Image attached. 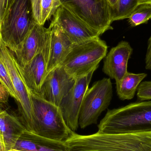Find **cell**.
Segmentation results:
<instances>
[{
  "instance_id": "obj_19",
  "label": "cell",
  "mask_w": 151,
  "mask_h": 151,
  "mask_svg": "<svg viewBox=\"0 0 151 151\" xmlns=\"http://www.w3.org/2000/svg\"><path fill=\"white\" fill-rule=\"evenodd\" d=\"M128 22L131 27L147 24L151 19V3L138 5L128 17Z\"/></svg>"
},
{
  "instance_id": "obj_27",
  "label": "cell",
  "mask_w": 151,
  "mask_h": 151,
  "mask_svg": "<svg viewBox=\"0 0 151 151\" xmlns=\"http://www.w3.org/2000/svg\"><path fill=\"white\" fill-rule=\"evenodd\" d=\"M0 151H6L3 137L0 133Z\"/></svg>"
},
{
  "instance_id": "obj_21",
  "label": "cell",
  "mask_w": 151,
  "mask_h": 151,
  "mask_svg": "<svg viewBox=\"0 0 151 151\" xmlns=\"http://www.w3.org/2000/svg\"><path fill=\"white\" fill-rule=\"evenodd\" d=\"M0 81L8 91L10 96L18 103L19 98L12 84L7 67L0 56Z\"/></svg>"
},
{
  "instance_id": "obj_9",
  "label": "cell",
  "mask_w": 151,
  "mask_h": 151,
  "mask_svg": "<svg viewBox=\"0 0 151 151\" xmlns=\"http://www.w3.org/2000/svg\"><path fill=\"white\" fill-rule=\"evenodd\" d=\"M95 70L76 78L74 85L59 106L65 123L73 132H75L79 127L78 119L81 105Z\"/></svg>"
},
{
  "instance_id": "obj_14",
  "label": "cell",
  "mask_w": 151,
  "mask_h": 151,
  "mask_svg": "<svg viewBox=\"0 0 151 151\" xmlns=\"http://www.w3.org/2000/svg\"><path fill=\"white\" fill-rule=\"evenodd\" d=\"M50 27L36 24L27 36L21 48L14 54L20 66H24L31 61L40 51L50 35Z\"/></svg>"
},
{
  "instance_id": "obj_15",
  "label": "cell",
  "mask_w": 151,
  "mask_h": 151,
  "mask_svg": "<svg viewBox=\"0 0 151 151\" xmlns=\"http://www.w3.org/2000/svg\"><path fill=\"white\" fill-rule=\"evenodd\" d=\"M49 27L51 31L47 74L61 63L73 44L59 27L51 25H50Z\"/></svg>"
},
{
  "instance_id": "obj_30",
  "label": "cell",
  "mask_w": 151,
  "mask_h": 151,
  "mask_svg": "<svg viewBox=\"0 0 151 151\" xmlns=\"http://www.w3.org/2000/svg\"><path fill=\"white\" fill-rule=\"evenodd\" d=\"M7 151H21L18 150H15V149H12V150H9Z\"/></svg>"
},
{
  "instance_id": "obj_24",
  "label": "cell",
  "mask_w": 151,
  "mask_h": 151,
  "mask_svg": "<svg viewBox=\"0 0 151 151\" xmlns=\"http://www.w3.org/2000/svg\"><path fill=\"white\" fill-rule=\"evenodd\" d=\"M145 69L151 70V35L148 40L145 58Z\"/></svg>"
},
{
  "instance_id": "obj_31",
  "label": "cell",
  "mask_w": 151,
  "mask_h": 151,
  "mask_svg": "<svg viewBox=\"0 0 151 151\" xmlns=\"http://www.w3.org/2000/svg\"><path fill=\"white\" fill-rule=\"evenodd\" d=\"M150 2L151 3V0H150Z\"/></svg>"
},
{
  "instance_id": "obj_5",
  "label": "cell",
  "mask_w": 151,
  "mask_h": 151,
  "mask_svg": "<svg viewBox=\"0 0 151 151\" xmlns=\"http://www.w3.org/2000/svg\"><path fill=\"white\" fill-rule=\"evenodd\" d=\"M108 46L98 38L73 44L70 50L59 65L75 78L98 68L107 55Z\"/></svg>"
},
{
  "instance_id": "obj_20",
  "label": "cell",
  "mask_w": 151,
  "mask_h": 151,
  "mask_svg": "<svg viewBox=\"0 0 151 151\" xmlns=\"http://www.w3.org/2000/svg\"><path fill=\"white\" fill-rule=\"evenodd\" d=\"M137 6V0H119L115 9L111 11L112 21L128 18Z\"/></svg>"
},
{
  "instance_id": "obj_25",
  "label": "cell",
  "mask_w": 151,
  "mask_h": 151,
  "mask_svg": "<svg viewBox=\"0 0 151 151\" xmlns=\"http://www.w3.org/2000/svg\"><path fill=\"white\" fill-rule=\"evenodd\" d=\"M9 96L8 91L0 81V102L7 103Z\"/></svg>"
},
{
  "instance_id": "obj_18",
  "label": "cell",
  "mask_w": 151,
  "mask_h": 151,
  "mask_svg": "<svg viewBox=\"0 0 151 151\" xmlns=\"http://www.w3.org/2000/svg\"><path fill=\"white\" fill-rule=\"evenodd\" d=\"M31 2L34 21L42 26L52 19L62 5L60 0H31Z\"/></svg>"
},
{
  "instance_id": "obj_3",
  "label": "cell",
  "mask_w": 151,
  "mask_h": 151,
  "mask_svg": "<svg viewBox=\"0 0 151 151\" xmlns=\"http://www.w3.org/2000/svg\"><path fill=\"white\" fill-rule=\"evenodd\" d=\"M30 96L33 111L31 133L65 142L75 132L66 125L59 107L34 93L31 92Z\"/></svg>"
},
{
  "instance_id": "obj_8",
  "label": "cell",
  "mask_w": 151,
  "mask_h": 151,
  "mask_svg": "<svg viewBox=\"0 0 151 151\" xmlns=\"http://www.w3.org/2000/svg\"><path fill=\"white\" fill-rule=\"evenodd\" d=\"M0 56L7 67L12 84L19 98L18 104L21 122L27 132L31 133L33 111L31 92L23 79L19 64L14 54L3 42L0 45Z\"/></svg>"
},
{
  "instance_id": "obj_6",
  "label": "cell",
  "mask_w": 151,
  "mask_h": 151,
  "mask_svg": "<svg viewBox=\"0 0 151 151\" xmlns=\"http://www.w3.org/2000/svg\"><path fill=\"white\" fill-rule=\"evenodd\" d=\"M62 5L99 33L113 30L111 9L107 0H60Z\"/></svg>"
},
{
  "instance_id": "obj_28",
  "label": "cell",
  "mask_w": 151,
  "mask_h": 151,
  "mask_svg": "<svg viewBox=\"0 0 151 151\" xmlns=\"http://www.w3.org/2000/svg\"><path fill=\"white\" fill-rule=\"evenodd\" d=\"M150 0H137V4L138 5L143 4L149 3Z\"/></svg>"
},
{
  "instance_id": "obj_1",
  "label": "cell",
  "mask_w": 151,
  "mask_h": 151,
  "mask_svg": "<svg viewBox=\"0 0 151 151\" xmlns=\"http://www.w3.org/2000/svg\"><path fill=\"white\" fill-rule=\"evenodd\" d=\"M68 151H151V132L81 135L65 142Z\"/></svg>"
},
{
  "instance_id": "obj_16",
  "label": "cell",
  "mask_w": 151,
  "mask_h": 151,
  "mask_svg": "<svg viewBox=\"0 0 151 151\" xmlns=\"http://www.w3.org/2000/svg\"><path fill=\"white\" fill-rule=\"evenodd\" d=\"M26 131L21 121L0 108V133L3 137L6 151L14 148Z\"/></svg>"
},
{
  "instance_id": "obj_23",
  "label": "cell",
  "mask_w": 151,
  "mask_h": 151,
  "mask_svg": "<svg viewBox=\"0 0 151 151\" xmlns=\"http://www.w3.org/2000/svg\"><path fill=\"white\" fill-rule=\"evenodd\" d=\"M15 0H0V21Z\"/></svg>"
},
{
  "instance_id": "obj_2",
  "label": "cell",
  "mask_w": 151,
  "mask_h": 151,
  "mask_svg": "<svg viewBox=\"0 0 151 151\" xmlns=\"http://www.w3.org/2000/svg\"><path fill=\"white\" fill-rule=\"evenodd\" d=\"M98 127L104 134L151 132V100L108 110Z\"/></svg>"
},
{
  "instance_id": "obj_12",
  "label": "cell",
  "mask_w": 151,
  "mask_h": 151,
  "mask_svg": "<svg viewBox=\"0 0 151 151\" xmlns=\"http://www.w3.org/2000/svg\"><path fill=\"white\" fill-rule=\"evenodd\" d=\"M50 40V35L40 51L31 61L24 66L19 65L21 75L30 92L38 96L47 75Z\"/></svg>"
},
{
  "instance_id": "obj_7",
  "label": "cell",
  "mask_w": 151,
  "mask_h": 151,
  "mask_svg": "<svg viewBox=\"0 0 151 151\" xmlns=\"http://www.w3.org/2000/svg\"><path fill=\"white\" fill-rule=\"evenodd\" d=\"M112 96V85L110 78L99 80L88 88L80 109L79 127L84 129L96 124L101 113L110 105Z\"/></svg>"
},
{
  "instance_id": "obj_29",
  "label": "cell",
  "mask_w": 151,
  "mask_h": 151,
  "mask_svg": "<svg viewBox=\"0 0 151 151\" xmlns=\"http://www.w3.org/2000/svg\"><path fill=\"white\" fill-rule=\"evenodd\" d=\"M2 40L1 34V21H0V45L2 42Z\"/></svg>"
},
{
  "instance_id": "obj_4",
  "label": "cell",
  "mask_w": 151,
  "mask_h": 151,
  "mask_svg": "<svg viewBox=\"0 0 151 151\" xmlns=\"http://www.w3.org/2000/svg\"><path fill=\"white\" fill-rule=\"evenodd\" d=\"M35 24L31 0H15L1 20L4 44L12 53L17 52Z\"/></svg>"
},
{
  "instance_id": "obj_13",
  "label": "cell",
  "mask_w": 151,
  "mask_h": 151,
  "mask_svg": "<svg viewBox=\"0 0 151 151\" xmlns=\"http://www.w3.org/2000/svg\"><path fill=\"white\" fill-rule=\"evenodd\" d=\"M133 52V48L126 41L120 42L112 48L105 57L103 72L110 79L118 82L128 72V63Z\"/></svg>"
},
{
  "instance_id": "obj_11",
  "label": "cell",
  "mask_w": 151,
  "mask_h": 151,
  "mask_svg": "<svg viewBox=\"0 0 151 151\" xmlns=\"http://www.w3.org/2000/svg\"><path fill=\"white\" fill-rule=\"evenodd\" d=\"M76 78L58 65L45 76L39 96L59 107L63 99L74 85Z\"/></svg>"
},
{
  "instance_id": "obj_10",
  "label": "cell",
  "mask_w": 151,
  "mask_h": 151,
  "mask_svg": "<svg viewBox=\"0 0 151 151\" xmlns=\"http://www.w3.org/2000/svg\"><path fill=\"white\" fill-rule=\"evenodd\" d=\"M59 27L73 44L99 37L98 32L76 18L61 5L55 13L50 24Z\"/></svg>"
},
{
  "instance_id": "obj_17",
  "label": "cell",
  "mask_w": 151,
  "mask_h": 151,
  "mask_svg": "<svg viewBox=\"0 0 151 151\" xmlns=\"http://www.w3.org/2000/svg\"><path fill=\"white\" fill-rule=\"evenodd\" d=\"M145 73H134L128 72L121 80L116 82V91L121 100H131L134 97L138 86L147 77Z\"/></svg>"
},
{
  "instance_id": "obj_22",
  "label": "cell",
  "mask_w": 151,
  "mask_h": 151,
  "mask_svg": "<svg viewBox=\"0 0 151 151\" xmlns=\"http://www.w3.org/2000/svg\"><path fill=\"white\" fill-rule=\"evenodd\" d=\"M137 91L138 101L151 100V81L142 82Z\"/></svg>"
},
{
  "instance_id": "obj_26",
  "label": "cell",
  "mask_w": 151,
  "mask_h": 151,
  "mask_svg": "<svg viewBox=\"0 0 151 151\" xmlns=\"http://www.w3.org/2000/svg\"><path fill=\"white\" fill-rule=\"evenodd\" d=\"M107 1L111 7L112 11L116 8L119 2V0H107Z\"/></svg>"
}]
</instances>
